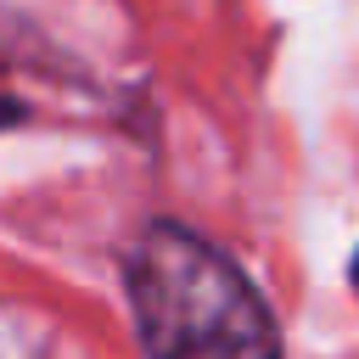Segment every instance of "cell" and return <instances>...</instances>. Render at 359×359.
Returning <instances> with one entry per match:
<instances>
[{
  "instance_id": "obj_3",
  "label": "cell",
  "mask_w": 359,
  "mask_h": 359,
  "mask_svg": "<svg viewBox=\"0 0 359 359\" xmlns=\"http://www.w3.org/2000/svg\"><path fill=\"white\" fill-rule=\"evenodd\" d=\"M353 286H359V258H353Z\"/></svg>"
},
{
  "instance_id": "obj_1",
  "label": "cell",
  "mask_w": 359,
  "mask_h": 359,
  "mask_svg": "<svg viewBox=\"0 0 359 359\" xmlns=\"http://www.w3.org/2000/svg\"><path fill=\"white\" fill-rule=\"evenodd\" d=\"M129 297L151 359H280L252 280L185 224H151L129 252Z\"/></svg>"
},
{
  "instance_id": "obj_2",
  "label": "cell",
  "mask_w": 359,
  "mask_h": 359,
  "mask_svg": "<svg viewBox=\"0 0 359 359\" xmlns=\"http://www.w3.org/2000/svg\"><path fill=\"white\" fill-rule=\"evenodd\" d=\"M17 118H22V107L17 101H0V123H17Z\"/></svg>"
}]
</instances>
